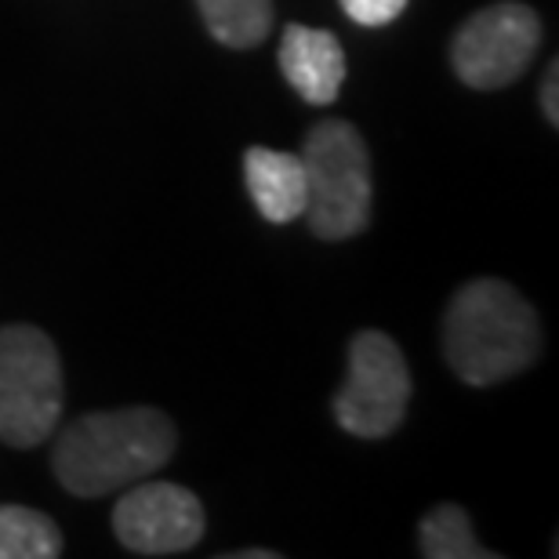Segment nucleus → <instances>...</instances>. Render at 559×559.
Returning a JSON list of instances; mask_svg holds the SVG:
<instances>
[{"instance_id": "ddd939ff", "label": "nucleus", "mask_w": 559, "mask_h": 559, "mask_svg": "<svg viewBox=\"0 0 559 559\" xmlns=\"http://www.w3.org/2000/svg\"><path fill=\"white\" fill-rule=\"evenodd\" d=\"M342 8L356 26H389L404 15L407 0H342Z\"/></svg>"}, {"instance_id": "f03ea898", "label": "nucleus", "mask_w": 559, "mask_h": 559, "mask_svg": "<svg viewBox=\"0 0 559 559\" xmlns=\"http://www.w3.org/2000/svg\"><path fill=\"white\" fill-rule=\"evenodd\" d=\"M175 454V425L153 407L95 411L62 429L55 476L76 498H98L153 476Z\"/></svg>"}, {"instance_id": "7ed1b4c3", "label": "nucleus", "mask_w": 559, "mask_h": 559, "mask_svg": "<svg viewBox=\"0 0 559 559\" xmlns=\"http://www.w3.org/2000/svg\"><path fill=\"white\" fill-rule=\"evenodd\" d=\"M306 215L320 240H349L371 222V156L360 131L345 120H323L301 145Z\"/></svg>"}, {"instance_id": "6e6552de", "label": "nucleus", "mask_w": 559, "mask_h": 559, "mask_svg": "<svg viewBox=\"0 0 559 559\" xmlns=\"http://www.w3.org/2000/svg\"><path fill=\"white\" fill-rule=\"evenodd\" d=\"M280 70L309 106H331L345 81V51L331 29L287 26L280 40Z\"/></svg>"}, {"instance_id": "9b49d317", "label": "nucleus", "mask_w": 559, "mask_h": 559, "mask_svg": "<svg viewBox=\"0 0 559 559\" xmlns=\"http://www.w3.org/2000/svg\"><path fill=\"white\" fill-rule=\"evenodd\" d=\"M62 534L51 516L26 506H0V559H55Z\"/></svg>"}, {"instance_id": "4468645a", "label": "nucleus", "mask_w": 559, "mask_h": 559, "mask_svg": "<svg viewBox=\"0 0 559 559\" xmlns=\"http://www.w3.org/2000/svg\"><path fill=\"white\" fill-rule=\"evenodd\" d=\"M559 66L552 62L549 66V76H545V84H542V109H545V117H549V124L556 128L559 124Z\"/></svg>"}, {"instance_id": "20e7f679", "label": "nucleus", "mask_w": 559, "mask_h": 559, "mask_svg": "<svg viewBox=\"0 0 559 559\" xmlns=\"http://www.w3.org/2000/svg\"><path fill=\"white\" fill-rule=\"evenodd\" d=\"M62 415V364L44 331L11 323L0 328V440L37 447Z\"/></svg>"}, {"instance_id": "0eeeda50", "label": "nucleus", "mask_w": 559, "mask_h": 559, "mask_svg": "<svg viewBox=\"0 0 559 559\" xmlns=\"http://www.w3.org/2000/svg\"><path fill=\"white\" fill-rule=\"evenodd\" d=\"M114 531L128 552L175 556L204 538V506L178 484H139L117 501Z\"/></svg>"}, {"instance_id": "9d476101", "label": "nucleus", "mask_w": 559, "mask_h": 559, "mask_svg": "<svg viewBox=\"0 0 559 559\" xmlns=\"http://www.w3.org/2000/svg\"><path fill=\"white\" fill-rule=\"evenodd\" d=\"M211 37L226 48H254L273 29V0H197Z\"/></svg>"}, {"instance_id": "1a4fd4ad", "label": "nucleus", "mask_w": 559, "mask_h": 559, "mask_svg": "<svg viewBox=\"0 0 559 559\" xmlns=\"http://www.w3.org/2000/svg\"><path fill=\"white\" fill-rule=\"evenodd\" d=\"M243 175H248V189L259 204L265 222H295L298 215H306V167L301 156L295 153H280L265 150V145H251L243 153Z\"/></svg>"}, {"instance_id": "2eb2a0df", "label": "nucleus", "mask_w": 559, "mask_h": 559, "mask_svg": "<svg viewBox=\"0 0 559 559\" xmlns=\"http://www.w3.org/2000/svg\"><path fill=\"white\" fill-rule=\"evenodd\" d=\"M237 559H276V552H262V549H248V552H237Z\"/></svg>"}, {"instance_id": "39448f33", "label": "nucleus", "mask_w": 559, "mask_h": 559, "mask_svg": "<svg viewBox=\"0 0 559 559\" xmlns=\"http://www.w3.org/2000/svg\"><path fill=\"white\" fill-rule=\"evenodd\" d=\"M411 371L400 345L382 331H360L349 345V382L334 396V418L360 440H382L407 415Z\"/></svg>"}, {"instance_id": "f8f14e48", "label": "nucleus", "mask_w": 559, "mask_h": 559, "mask_svg": "<svg viewBox=\"0 0 559 559\" xmlns=\"http://www.w3.org/2000/svg\"><path fill=\"white\" fill-rule=\"evenodd\" d=\"M418 545H421V556H429V559H495L498 556L476 542L468 512L457 506H436L432 512H425L421 527H418Z\"/></svg>"}, {"instance_id": "f257e3e1", "label": "nucleus", "mask_w": 559, "mask_h": 559, "mask_svg": "<svg viewBox=\"0 0 559 559\" xmlns=\"http://www.w3.org/2000/svg\"><path fill=\"white\" fill-rule=\"evenodd\" d=\"M542 353L538 312L506 280L465 284L447 306L443 356L468 385H498L527 371Z\"/></svg>"}, {"instance_id": "423d86ee", "label": "nucleus", "mask_w": 559, "mask_h": 559, "mask_svg": "<svg viewBox=\"0 0 559 559\" xmlns=\"http://www.w3.org/2000/svg\"><path fill=\"white\" fill-rule=\"evenodd\" d=\"M542 44V19L527 4H490L476 11L473 19L457 29L451 66L468 87L476 92H495L512 84L531 66L534 51Z\"/></svg>"}]
</instances>
